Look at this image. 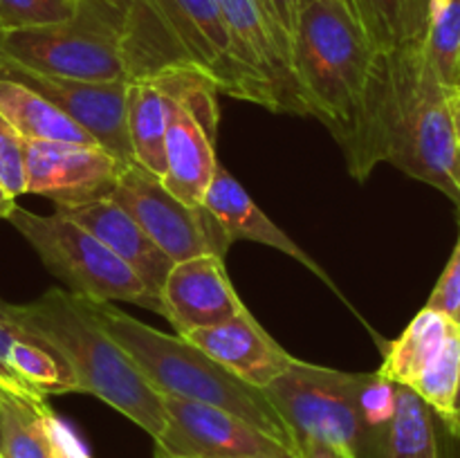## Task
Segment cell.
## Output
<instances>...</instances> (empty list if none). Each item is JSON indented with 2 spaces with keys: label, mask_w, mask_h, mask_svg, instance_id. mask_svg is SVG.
Wrapping results in <instances>:
<instances>
[{
  "label": "cell",
  "mask_w": 460,
  "mask_h": 458,
  "mask_svg": "<svg viewBox=\"0 0 460 458\" xmlns=\"http://www.w3.org/2000/svg\"><path fill=\"white\" fill-rule=\"evenodd\" d=\"M353 178L391 162L431 184L460 209V144L449 112V85L420 40L382 52L371 101L355 146L346 153Z\"/></svg>",
  "instance_id": "obj_1"
},
{
  "label": "cell",
  "mask_w": 460,
  "mask_h": 458,
  "mask_svg": "<svg viewBox=\"0 0 460 458\" xmlns=\"http://www.w3.org/2000/svg\"><path fill=\"white\" fill-rule=\"evenodd\" d=\"M380 57L346 0H314L301 13L292 39L301 103L305 115L331 130L344 155L362 130Z\"/></svg>",
  "instance_id": "obj_2"
},
{
  "label": "cell",
  "mask_w": 460,
  "mask_h": 458,
  "mask_svg": "<svg viewBox=\"0 0 460 458\" xmlns=\"http://www.w3.org/2000/svg\"><path fill=\"white\" fill-rule=\"evenodd\" d=\"M4 317L61 353L79 382V393L103 400L153 438H160L166 427L162 395L124 346L99 326L88 301L52 287L25 305L4 301Z\"/></svg>",
  "instance_id": "obj_3"
},
{
  "label": "cell",
  "mask_w": 460,
  "mask_h": 458,
  "mask_svg": "<svg viewBox=\"0 0 460 458\" xmlns=\"http://www.w3.org/2000/svg\"><path fill=\"white\" fill-rule=\"evenodd\" d=\"M126 61L130 79L193 67L218 92L279 112L268 85L234 54L218 0H130Z\"/></svg>",
  "instance_id": "obj_4"
},
{
  "label": "cell",
  "mask_w": 460,
  "mask_h": 458,
  "mask_svg": "<svg viewBox=\"0 0 460 458\" xmlns=\"http://www.w3.org/2000/svg\"><path fill=\"white\" fill-rule=\"evenodd\" d=\"M88 305L99 326L117 344L124 346L126 353L133 357V362L157 393L178 395L193 402L225 409L263 434L272 436L274 440L286 445L290 452L299 456L295 436L272 407L263 389L238 380L234 373L214 362L200 348L189 344L184 337L155 330L139 319L119 313L111 304L88 301Z\"/></svg>",
  "instance_id": "obj_5"
},
{
  "label": "cell",
  "mask_w": 460,
  "mask_h": 458,
  "mask_svg": "<svg viewBox=\"0 0 460 458\" xmlns=\"http://www.w3.org/2000/svg\"><path fill=\"white\" fill-rule=\"evenodd\" d=\"M128 4L130 0H84L70 21L0 30V61L67 79L128 84Z\"/></svg>",
  "instance_id": "obj_6"
},
{
  "label": "cell",
  "mask_w": 460,
  "mask_h": 458,
  "mask_svg": "<svg viewBox=\"0 0 460 458\" xmlns=\"http://www.w3.org/2000/svg\"><path fill=\"white\" fill-rule=\"evenodd\" d=\"M272 407L301 440H317L341 458H380L382 438L364 422L355 395V373L314 366L295 357L286 373L263 389Z\"/></svg>",
  "instance_id": "obj_7"
},
{
  "label": "cell",
  "mask_w": 460,
  "mask_h": 458,
  "mask_svg": "<svg viewBox=\"0 0 460 458\" xmlns=\"http://www.w3.org/2000/svg\"><path fill=\"white\" fill-rule=\"evenodd\" d=\"M7 220L30 242L45 268L66 283L67 292L94 304L126 301L162 314L160 299L146 290L137 274L63 214L40 216L16 207Z\"/></svg>",
  "instance_id": "obj_8"
},
{
  "label": "cell",
  "mask_w": 460,
  "mask_h": 458,
  "mask_svg": "<svg viewBox=\"0 0 460 458\" xmlns=\"http://www.w3.org/2000/svg\"><path fill=\"white\" fill-rule=\"evenodd\" d=\"M148 76H155L166 103V171L160 180L171 196L200 209L220 164L216 157L218 90L193 67L173 66Z\"/></svg>",
  "instance_id": "obj_9"
},
{
  "label": "cell",
  "mask_w": 460,
  "mask_h": 458,
  "mask_svg": "<svg viewBox=\"0 0 460 458\" xmlns=\"http://www.w3.org/2000/svg\"><path fill=\"white\" fill-rule=\"evenodd\" d=\"M111 200L117 202L173 263L200 254L225 259L227 242L205 209L171 196L162 180L139 162H126Z\"/></svg>",
  "instance_id": "obj_10"
},
{
  "label": "cell",
  "mask_w": 460,
  "mask_h": 458,
  "mask_svg": "<svg viewBox=\"0 0 460 458\" xmlns=\"http://www.w3.org/2000/svg\"><path fill=\"white\" fill-rule=\"evenodd\" d=\"M166 427L155 440L160 452L175 458H277L296 456L295 452L252 427L243 418L193 402L178 395L160 393Z\"/></svg>",
  "instance_id": "obj_11"
},
{
  "label": "cell",
  "mask_w": 460,
  "mask_h": 458,
  "mask_svg": "<svg viewBox=\"0 0 460 458\" xmlns=\"http://www.w3.org/2000/svg\"><path fill=\"white\" fill-rule=\"evenodd\" d=\"M124 164L99 144L25 139V193L49 198L57 209L106 200Z\"/></svg>",
  "instance_id": "obj_12"
},
{
  "label": "cell",
  "mask_w": 460,
  "mask_h": 458,
  "mask_svg": "<svg viewBox=\"0 0 460 458\" xmlns=\"http://www.w3.org/2000/svg\"><path fill=\"white\" fill-rule=\"evenodd\" d=\"M0 79L16 81L39 92L66 112L72 121L88 130L99 146L121 162H133V148L126 126V84H99L67 76L43 75L0 61Z\"/></svg>",
  "instance_id": "obj_13"
},
{
  "label": "cell",
  "mask_w": 460,
  "mask_h": 458,
  "mask_svg": "<svg viewBox=\"0 0 460 458\" xmlns=\"http://www.w3.org/2000/svg\"><path fill=\"white\" fill-rule=\"evenodd\" d=\"M238 61L274 94L279 112L305 115L299 97L292 43L265 0H218Z\"/></svg>",
  "instance_id": "obj_14"
},
{
  "label": "cell",
  "mask_w": 460,
  "mask_h": 458,
  "mask_svg": "<svg viewBox=\"0 0 460 458\" xmlns=\"http://www.w3.org/2000/svg\"><path fill=\"white\" fill-rule=\"evenodd\" d=\"M162 317L171 321L175 335L229 321L247 305L234 290L225 259L200 254L173 263L160 292Z\"/></svg>",
  "instance_id": "obj_15"
},
{
  "label": "cell",
  "mask_w": 460,
  "mask_h": 458,
  "mask_svg": "<svg viewBox=\"0 0 460 458\" xmlns=\"http://www.w3.org/2000/svg\"><path fill=\"white\" fill-rule=\"evenodd\" d=\"M180 337L256 389H265L295 362V357L256 321L250 310H243L218 326L198 328Z\"/></svg>",
  "instance_id": "obj_16"
},
{
  "label": "cell",
  "mask_w": 460,
  "mask_h": 458,
  "mask_svg": "<svg viewBox=\"0 0 460 458\" xmlns=\"http://www.w3.org/2000/svg\"><path fill=\"white\" fill-rule=\"evenodd\" d=\"M202 209L211 216L227 247L236 241H252L283 251V254L292 256L301 265H305L310 272L317 274L328 287H332L340 295L337 286L323 272L322 265L313 256L305 254L304 247L296 245L277 223H272V218L252 200L250 193L223 164H218V169H216L214 180H211L205 200H202Z\"/></svg>",
  "instance_id": "obj_17"
},
{
  "label": "cell",
  "mask_w": 460,
  "mask_h": 458,
  "mask_svg": "<svg viewBox=\"0 0 460 458\" xmlns=\"http://www.w3.org/2000/svg\"><path fill=\"white\" fill-rule=\"evenodd\" d=\"M57 211L93 233L97 241H102L117 259L124 260L137 274L146 290L160 299L162 286H164L169 269L173 268V260L151 241V236L117 202L106 198V200Z\"/></svg>",
  "instance_id": "obj_18"
},
{
  "label": "cell",
  "mask_w": 460,
  "mask_h": 458,
  "mask_svg": "<svg viewBox=\"0 0 460 458\" xmlns=\"http://www.w3.org/2000/svg\"><path fill=\"white\" fill-rule=\"evenodd\" d=\"M0 371L12 393L27 400L79 393V382L61 353L7 317H0Z\"/></svg>",
  "instance_id": "obj_19"
},
{
  "label": "cell",
  "mask_w": 460,
  "mask_h": 458,
  "mask_svg": "<svg viewBox=\"0 0 460 458\" xmlns=\"http://www.w3.org/2000/svg\"><path fill=\"white\" fill-rule=\"evenodd\" d=\"M456 330V321L431 308H422L404 328L402 335L386 346L377 373L394 384L411 389L418 377L443 353L445 344Z\"/></svg>",
  "instance_id": "obj_20"
},
{
  "label": "cell",
  "mask_w": 460,
  "mask_h": 458,
  "mask_svg": "<svg viewBox=\"0 0 460 458\" xmlns=\"http://www.w3.org/2000/svg\"><path fill=\"white\" fill-rule=\"evenodd\" d=\"M0 115L27 142L97 144V139L66 112L16 81L0 79Z\"/></svg>",
  "instance_id": "obj_21"
},
{
  "label": "cell",
  "mask_w": 460,
  "mask_h": 458,
  "mask_svg": "<svg viewBox=\"0 0 460 458\" xmlns=\"http://www.w3.org/2000/svg\"><path fill=\"white\" fill-rule=\"evenodd\" d=\"M126 126L135 162L162 178L166 171V103L155 76H135L126 84Z\"/></svg>",
  "instance_id": "obj_22"
},
{
  "label": "cell",
  "mask_w": 460,
  "mask_h": 458,
  "mask_svg": "<svg viewBox=\"0 0 460 458\" xmlns=\"http://www.w3.org/2000/svg\"><path fill=\"white\" fill-rule=\"evenodd\" d=\"M443 420L407 386H398V404L382 438L380 458H443Z\"/></svg>",
  "instance_id": "obj_23"
},
{
  "label": "cell",
  "mask_w": 460,
  "mask_h": 458,
  "mask_svg": "<svg viewBox=\"0 0 460 458\" xmlns=\"http://www.w3.org/2000/svg\"><path fill=\"white\" fill-rule=\"evenodd\" d=\"M3 411V452L0 458H54V440L49 429V407L39 400L0 389Z\"/></svg>",
  "instance_id": "obj_24"
},
{
  "label": "cell",
  "mask_w": 460,
  "mask_h": 458,
  "mask_svg": "<svg viewBox=\"0 0 460 458\" xmlns=\"http://www.w3.org/2000/svg\"><path fill=\"white\" fill-rule=\"evenodd\" d=\"M380 52L422 39L429 0H346Z\"/></svg>",
  "instance_id": "obj_25"
},
{
  "label": "cell",
  "mask_w": 460,
  "mask_h": 458,
  "mask_svg": "<svg viewBox=\"0 0 460 458\" xmlns=\"http://www.w3.org/2000/svg\"><path fill=\"white\" fill-rule=\"evenodd\" d=\"M355 395L358 407L368 429L385 436L398 404V384L380 373H355Z\"/></svg>",
  "instance_id": "obj_26"
},
{
  "label": "cell",
  "mask_w": 460,
  "mask_h": 458,
  "mask_svg": "<svg viewBox=\"0 0 460 458\" xmlns=\"http://www.w3.org/2000/svg\"><path fill=\"white\" fill-rule=\"evenodd\" d=\"M84 0H0V30L54 25L70 21Z\"/></svg>",
  "instance_id": "obj_27"
},
{
  "label": "cell",
  "mask_w": 460,
  "mask_h": 458,
  "mask_svg": "<svg viewBox=\"0 0 460 458\" xmlns=\"http://www.w3.org/2000/svg\"><path fill=\"white\" fill-rule=\"evenodd\" d=\"M0 184L12 198L25 193V139L0 115Z\"/></svg>",
  "instance_id": "obj_28"
},
{
  "label": "cell",
  "mask_w": 460,
  "mask_h": 458,
  "mask_svg": "<svg viewBox=\"0 0 460 458\" xmlns=\"http://www.w3.org/2000/svg\"><path fill=\"white\" fill-rule=\"evenodd\" d=\"M425 308L436 310V313L445 314L456 323L460 321V236L452 251V259H449L445 272L440 274L436 287L431 290Z\"/></svg>",
  "instance_id": "obj_29"
},
{
  "label": "cell",
  "mask_w": 460,
  "mask_h": 458,
  "mask_svg": "<svg viewBox=\"0 0 460 458\" xmlns=\"http://www.w3.org/2000/svg\"><path fill=\"white\" fill-rule=\"evenodd\" d=\"M268 7L272 9V13L277 16L279 25L283 27V31L288 34V39H295L296 25H299V18L314 0H265Z\"/></svg>",
  "instance_id": "obj_30"
},
{
  "label": "cell",
  "mask_w": 460,
  "mask_h": 458,
  "mask_svg": "<svg viewBox=\"0 0 460 458\" xmlns=\"http://www.w3.org/2000/svg\"><path fill=\"white\" fill-rule=\"evenodd\" d=\"M49 429H52V440H54V458H75V452L79 449L75 436L66 429V427L58 422V418H49Z\"/></svg>",
  "instance_id": "obj_31"
},
{
  "label": "cell",
  "mask_w": 460,
  "mask_h": 458,
  "mask_svg": "<svg viewBox=\"0 0 460 458\" xmlns=\"http://www.w3.org/2000/svg\"><path fill=\"white\" fill-rule=\"evenodd\" d=\"M299 458H341L328 445L317 443V440H301L299 443Z\"/></svg>",
  "instance_id": "obj_32"
},
{
  "label": "cell",
  "mask_w": 460,
  "mask_h": 458,
  "mask_svg": "<svg viewBox=\"0 0 460 458\" xmlns=\"http://www.w3.org/2000/svg\"><path fill=\"white\" fill-rule=\"evenodd\" d=\"M449 112H452L454 133H456L460 144V84L449 85Z\"/></svg>",
  "instance_id": "obj_33"
},
{
  "label": "cell",
  "mask_w": 460,
  "mask_h": 458,
  "mask_svg": "<svg viewBox=\"0 0 460 458\" xmlns=\"http://www.w3.org/2000/svg\"><path fill=\"white\" fill-rule=\"evenodd\" d=\"M16 198L9 196L7 191H4V187L0 184V220H7L9 216H12V211L16 209Z\"/></svg>",
  "instance_id": "obj_34"
},
{
  "label": "cell",
  "mask_w": 460,
  "mask_h": 458,
  "mask_svg": "<svg viewBox=\"0 0 460 458\" xmlns=\"http://www.w3.org/2000/svg\"><path fill=\"white\" fill-rule=\"evenodd\" d=\"M458 337H460V321H458ZM454 429L460 436V368H458V389H456V400H454Z\"/></svg>",
  "instance_id": "obj_35"
},
{
  "label": "cell",
  "mask_w": 460,
  "mask_h": 458,
  "mask_svg": "<svg viewBox=\"0 0 460 458\" xmlns=\"http://www.w3.org/2000/svg\"><path fill=\"white\" fill-rule=\"evenodd\" d=\"M0 389H3V391H7V393H12V384H9L7 375H4L3 371H0Z\"/></svg>",
  "instance_id": "obj_36"
},
{
  "label": "cell",
  "mask_w": 460,
  "mask_h": 458,
  "mask_svg": "<svg viewBox=\"0 0 460 458\" xmlns=\"http://www.w3.org/2000/svg\"><path fill=\"white\" fill-rule=\"evenodd\" d=\"M155 458H175V456H169V454L160 452V449H155ZM277 458H299V456H277Z\"/></svg>",
  "instance_id": "obj_37"
},
{
  "label": "cell",
  "mask_w": 460,
  "mask_h": 458,
  "mask_svg": "<svg viewBox=\"0 0 460 458\" xmlns=\"http://www.w3.org/2000/svg\"><path fill=\"white\" fill-rule=\"evenodd\" d=\"M75 458H90V456L84 452V449H81V445H79V449H76V452H75Z\"/></svg>",
  "instance_id": "obj_38"
},
{
  "label": "cell",
  "mask_w": 460,
  "mask_h": 458,
  "mask_svg": "<svg viewBox=\"0 0 460 458\" xmlns=\"http://www.w3.org/2000/svg\"><path fill=\"white\" fill-rule=\"evenodd\" d=\"M0 452H3V411H0Z\"/></svg>",
  "instance_id": "obj_39"
},
{
  "label": "cell",
  "mask_w": 460,
  "mask_h": 458,
  "mask_svg": "<svg viewBox=\"0 0 460 458\" xmlns=\"http://www.w3.org/2000/svg\"><path fill=\"white\" fill-rule=\"evenodd\" d=\"M460 84V54H458V63H456V81H454V85Z\"/></svg>",
  "instance_id": "obj_40"
},
{
  "label": "cell",
  "mask_w": 460,
  "mask_h": 458,
  "mask_svg": "<svg viewBox=\"0 0 460 458\" xmlns=\"http://www.w3.org/2000/svg\"><path fill=\"white\" fill-rule=\"evenodd\" d=\"M0 317H4V301L0 299Z\"/></svg>",
  "instance_id": "obj_41"
}]
</instances>
